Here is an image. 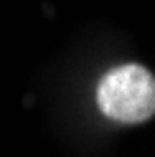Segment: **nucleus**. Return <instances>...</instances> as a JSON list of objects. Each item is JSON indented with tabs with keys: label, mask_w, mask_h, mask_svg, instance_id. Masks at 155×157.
Instances as JSON below:
<instances>
[{
	"label": "nucleus",
	"mask_w": 155,
	"mask_h": 157,
	"mask_svg": "<svg viewBox=\"0 0 155 157\" xmlns=\"http://www.w3.org/2000/svg\"><path fill=\"white\" fill-rule=\"evenodd\" d=\"M99 112L120 124H142L155 117V76L140 63L109 68L97 84Z\"/></svg>",
	"instance_id": "1"
}]
</instances>
